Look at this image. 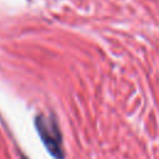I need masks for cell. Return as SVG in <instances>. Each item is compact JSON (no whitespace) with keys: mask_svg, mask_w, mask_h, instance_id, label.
I'll return each mask as SVG.
<instances>
[{"mask_svg":"<svg viewBox=\"0 0 159 159\" xmlns=\"http://www.w3.org/2000/svg\"><path fill=\"white\" fill-rule=\"evenodd\" d=\"M36 127L48 152L53 157L61 159L63 157L62 143H61V134L56 125V122L52 118L39 117L36 119Z\"/></svg>","mask_w":159,"mask_h":159,"instance_id":"6da1fadb","label":"cell"}]
</instances>
